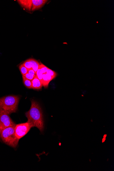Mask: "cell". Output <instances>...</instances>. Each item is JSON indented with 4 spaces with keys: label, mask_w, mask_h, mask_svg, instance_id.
<instances>
[{
    "label": "cell",
    "mask_w": 114,
    "mask_h": 171,
    "mask_svg": "<svg viewBox=\"0 0 114 171\" xmlns=\"http://www.w3.org/2000/svg\"><path fill=\"white\" fill-rule=\"evenodd\" d=\"M25 115L31 128L36 127L40 132H43L44 129L43 113L40 105L37 101L33 99L31 100L30 109L26 112Z\"/></svg>",
    "instance_id": "cell-1"
},
{
    "label": "cell",
    "mask_w": 114,
    "mask_h": 171,
    "mask_svg": "<svg viewBox=\"0 0 114 171\" xmlns=\"http://www.w3.org/2000/svg\"><path fill=\"white\" fill-rule=\"evenodd\" d=\"M19 100L18 96L10 95L0 98V112L9 114L16 113Z\"/></svg>",
    "instance_id": "cell-2"
},
{
    "label": "cell",
    "mask_w": 114,
    "mask_h": 171,
    "mask_svg": "<svg viewBox=\"0 0 114 171\" xmlns=\"http://www.w3.org/2000/svg\"><path fill=\"white\" fill-rule=\"evenodd\" d=\"M16 125V124L6 128L0 133V138L2 141L13 148L17 147L19 140L15 134Z\"/></svg>",
    "instance_id": "cell-3"
},
{
    "label": "cell",
    "mask_w": 114,
    "mask_h": 171,
    "mask_svg": "<svg viewBox=\"0 0 114 171\" xmlns=\"http://www.w3.org/2000/svg\"><path fill=\"white\" fill-rule=\"evenodd\" d=\"M31 128L28 122L16 125L15 131L16 137L18 139L25 136L29 131Z\"/></svg>",
    "instance_id": "cell-4"
},
{
    "label": "cell",
    "mask_w": 114,
    "mask_h": 171,
    "mask_svg": "<svg viewBox=\"0 0 114 171\" xmlns=\"http://www.w3.org/2000/svg\"><path fill=\"white\" fill-rule=\"evenodd\" d=\"M15 125L9 114L0 112V133L6 128Z\"/></svg>",
    "instance_id": "cell-5"
},
{
    "label": "cell",
    "mask_w": 114,
    "mask_h": 171,
    "mask_svg": "<svg viewBox=\"0 0 114 171\" xmlns=\"http://www.w3.org/2000/svg\"><path fill=\"white\" fill-rule=\"evenodd\" d=\"M48 1L47 0H32L31 10H38L42 8Z\"/></svg>",
    "instance_id": "cell-6"
},
{
    "label": "cell",
    "mask_w": 114,
    "mask_h": 171,
    "mask_svg": "<svg viewBox=\"0 0 114 171\" xmlns=\"http://www.w3.org/2000/svg\"><path fill=\"white\" fill-rule=\"evenodd\" d=\"M32 88L36 90L41 89L43 86V84L38 78L36 76L32 81Z\"/></svg>",
    "instance_id": "cell-7"
},
{
    "label": "cell",
    "mask_w": 114,
    "mask_h": 171,
    "mask_svg": "<svg viewBox=\"0 0 114 171\" xmlns=\"http://www.w3.org/2000/svg\"><path fill=\"white\" fill-rule=\"evenodd\" d=\"M29 60L32 65V69L36 73L39 67L40 63L34 59H29Z\"/></svg>",
    "instance_id": "cell-8"
},
{
    "label": "cell",
    "mask_w": 114,
    "mask_h": 171,
    "mask_svg": "<svg viewBox=\"0 0 114 171\" xmlns=\"http://www.w3.org/2000/svg\"><path fill=\"white\" fill-rule=\"evenodd\" d=\"M50 81L47 78L45 74H44L42 75V84L43 86L45 88H47L49 86V84Z\"/></svg>",
    "instance_id": "cell-9"
},
{
    "label": "cell",
    "mask_w": 114,
    "mask_h": 171,
    "mask_svg": "<svg viewBox=\"0 0 114 171\" xmlns=\"http://www.w3.org/2000/svg\"><path fill=\"white\" fill-rule=\"evenodd\" d=\"M23 82L24 84L26 87L28 89H32V81H31L27 79L24 76H22Z\"/></svg>",
    "instance_id": "cell-10"
},
{
    "label": "cell",
    "mask_w": 114,
    "mask_h": 171,
    "mask_svg": "<svg viewBox=\"0 0 114 171\" xmlns=\"http://www.w3.org/2000/svg\"><path fill=\"white\" fill-rule=\"evenodd\" d=\"M19 70H20L22 76H24L26 74L28 73V69L24 66L23 63L19 66Z\"/></svg>",
    "instance_id": "cell-11"
},
{
    "label": "cell",
    "mask_w": 114,
    "mask_h": 171,
    "mask_svg": "<svg viewBox=\"0 0 114 171\" xmlns=\"http://www.w3.org/2000/svg\"><path fill=\"white\" fill-rule=\"evenodd\" d=\"M43 74L42 73V71L40 69H38L36 73V76L40 81L42 84V75Z\"/></svg>",
    "instance_id": "cell-12"
},
{
    "label": "cell",
    "mask_w": 114,
    "mask_h": 171,
    "mask_svg": "<svg viewBox=\"0 0 114 171\" xmlns=\"http://www.w3.org/2000/svg\"><path fill=\"white\" fill-rule=\"evenodd\" d=\"M24 66L25 67L27 68L28 69H32V65L29 59L25 61L24 63H23Z\"/></svg>",
    "instance_id": "cell-13"
},
{
    "label": "cell",
    "mask_w": 114,
    "mask_h": 171,
    "mask_svg": "<svg viewBox=\"0 0 114 171\" xmlns=\"http://www.w3.org/2000/svg\"><path fill=\"white\" fill-rule=\"evenodd\" d=\"M46 73L48 74L51 76H52L54 78H56L57 75V74L55 71L49 69H48Z\"/></svg>",
    "instance_id": "cell-14"
},
{
    "label": "cell",
    "mask_w": 114,
    "mask_h": 171,
    "mask_svg": "<svg viewBox=\"0 0 114 171\" xmlns=\"http://www.w3.org/2000/svg\"><path fill=\"white\" fill-rule=\"evenodd\" d=\"M39 69H40V70H41V71L42 72V73L46 74V73L47 70H48V69L49 68L47 67V66H46L44 65L42 63H41L40 64L39 67Z\"/></svg>",
    "instance_id": "cell-15"
},
{
    "label": "cell",
    "mask_w": 114,
    "mask_h": 171,
    "mask_svg": "<svg viewBox=\"0 0 114 171\" xmlns=\"http://www.w3.org/2000/svg\"><path fill=\"white\" fill-rule=\"evenodd\" d=\"M24 76L25 78L29 80L32 81L34 79V77L35 76H36V75H33L30 74L28 73L24 75V76Z\"/></svg>",
    "instance_id": "cell-16"
},
{
    "label": "cell",
    "mask_w": 114,
    "mask_h": 171,
    "mask_svg": "<svg viewBox=\"0 0 114 171\" xmlns=\"http://www.w3.org/2000/svg\"><path fill=\"white\" fill-rule=\"evenodd\" d=\"M28 73L31 75H35V76L36 75V73L34 72V70L32 69H28Z\"/></svg>",
    "instance_id": "cell-17"
},
{
    "label": "cell",
    "mask_w": 114,
    "mask_h": 171,
    "mask_svg": "<svg viewBox=\"0 0 114 171\" xmlns=\"http://www.w3.org/2000/svg\"><path fill=\"white\" fill-rule=\"evenodd\" d=\"M45 74L47 78L48 79V80L51 81V80H52L53 79H54L53 77H52V76H51L50 75H49V74H48L46 73Z\"/></svg>",
    "instance_id": "cell-18"
}]
</instances>
